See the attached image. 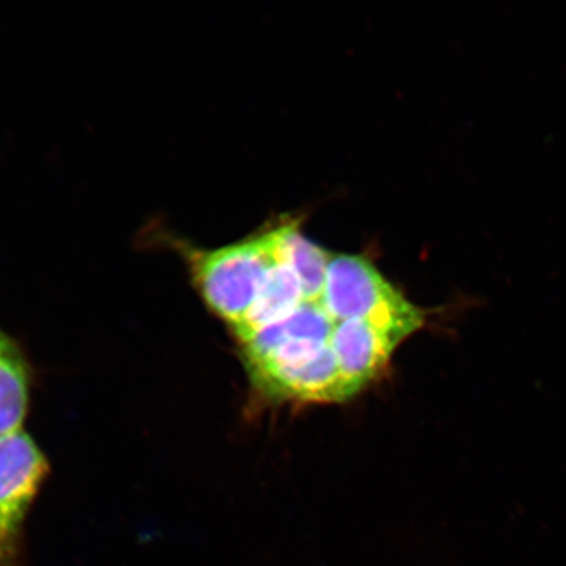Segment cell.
<instances>
[{"label":"cell","mask_w":566,"mask_h":566,"mask_svg":"<svg viewBox=\"0 0 566 566\" xmlns=\"http://www.w3.org/2000/svg\"><path fill=\"white\" fill-rule=\"evenodd\" d=\"M31 391L32 370L25 353L0 328V438L23 430Z\"/></svg>","instance_id":"obj_4"},{"label":"cell","mask_w":566,"mask_h":566,"mask_svg":"<svg viewBox=\"0 0 566 566\" xmlns=\"http://www.w3.org/2000/svg\"><path fill=\"white\" fill-rule=\"evenodd\" d=\"M151 242L165 245L182 261L205 306L229 329L251 308L269 268L279 258L282 224L219 248H203L166 229L150 230Z\"/></svg>","instance_id":"obj_1"},{"label":"cell","mask_w":566,"mask_h":566,"mask_svg":"<svg viewBox=\"0 0 566 566\" xmlns=\"http://www.w3.org/2000/svg\"><path fill=\"white\" fill-rule=\"evenodd\" d=\"M279 258L298 275L304 298H321L332 253L311 242L293 222L282 224Z\"/></svg>","instance_id":"obj_5"},{"label":"cell","mask_w":566,"mask_h":566,"mask_svg":"<svg viewBox=\"0 0 566 566\" xmlns=\"http://www.w3.org/2000/svg\"><path fill=\"white\" fill-rule=\"evenodd\" d=\"M322 301L338 322H371L402 339L423 323L419 307L400 294L369 260L354 254H332Z\"/></svg>","instance_id":"obj_2"},{"label":"cell","mask_w":566,"mask_h":566,"mask_svg":"<svg viewBox=\"0 0 566 566\" xmlns=\"http://www.w3.org/2000/svg\"><path fill=\"white\" fill-rule=\"evenodd\" d=\"M49 473L44 451L24 430L0 438V566L25 565L28 515Z\"/></svg>","instance_id":"obj_3"}]
</instances>
